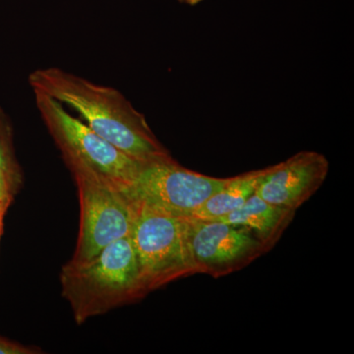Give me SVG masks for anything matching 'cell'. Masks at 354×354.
<instances>
[{
	"label": "cell",
	"mask_w": 354,
	"mask_h": 354,
	"mask_svg": "<svg viewBox=\"0 0 354 354\" xmlns=\"http://www.w3.org/2000/svg\"><path fill=\"white\" fill-rule=\"evenodd\" d=\"M41 349L24 346L19 342L9 341L0 335V354H36L41 353Z\"/></svg>",
	"instance_id": "cell-12"
},
{
	"label": "cell",
	"mask_w": 354,
	"mask_h": 354,
	"mask_svg": "<svg viewBox=\"0 0 354 354\" xmlns=\"http://www.w3.org/2000/svg\"><path fill=\"white\" fill-rule=\"evenodd\" d=\"M35 100L72 174H92L121 186L130 185L134 180L142 162L125 155L74 118L62 102L41 93H35Z\"/></svg>",
	"instance_id": "cell-4"
},
{
	"label": "cell",
	"mask_w": 354,
	"mask_h": 354,
	"mask_svg": "<svg viewBox=\"0 0 354 354\" xmlns=\"http://www.w3.org/2000/svg\"><path fill=\"white\" fill-rule=\"evenodd\" d=\"M80 204L75 252L69 263L81 265L95 258L113 242L129 236L135 200L127 186L92 176L73 174Z\"/></svg>",
	"instance_id": "cell-5"
},
{
	"label": "cell",
	"mask_w": 354,
	"mask_h": 354,
	"mask_svg": "<svg viewBox=\"0 0 354 354\" xmlns=\"http://www.w3.org/2000/svg\"><path fill=\"white\" fill-rule=\"evenodd\" d=\"M0 172L21 186L22 174L14 153L12 134L6 116L0 109Z\"/></svg>",
	"instance_id": "cell-11"
},
{
	"label": "cell",
	"mask_w": 354,
	"mask_h": 354,
	"mask_svg": "<svg viewBox=\"0 0 354 354\" xmlns=\"http://www.w3.org/2000/svg\"><path fill=\"white\" fill-rule=\"evenodd\" d=\"M329 169V160L322 153L311 151L295 153L274 165L256 194L271 204L297 211L322 186Z\"/></svg>",
	"instance_id": "cell-8"
},
{
	"label": "cell",
	"mask_w": 354,
	"mask_h": 354,
	"mask_svg": "<svg viewBox=\"0 0 354 354\" xmlns=\"http://www.w3.org/2000/svg\"><path fill=\"white\" fill-rule=\"evenodd\" d=\"M134 200L135 216L129 236L146 293L196 274L188 242L187 218Z\"/></svg>",
	"instance_id": "cell-3"
},
{
	"label": "cell",
	"mask_w": 354,
	"mask_h": 354,
	"mask_svg": "<svg viewBox=\"0 0 354 354\" xmlns=\"http://www.w3.org/2000/svg\"><path fill=\"white\" fill-rule=\"evenodd\" d=\"M29 84L34 93L74 109L93 131L142 164L174 158L158 141L144 114L115 88L57 67L35 70L30 74Z\"/></svg>",
	"instance_id": "cell-1"
},
{
	"label": "cell",
	"mask_w": 354,
	"mask_h": 354,
	"mask_svg": "<svg viewBox=\"0 0 354 354\" xmlns=\"http://www.w3.org/2000/svg\"><path fill=\"white\" fill-rule=\"evenodd\" d=\"M232 177L216 178L181 167L174 158L143 164L127 186L133 198L174 214L189 218Z\"/></svg>",
	"instance_id": "cell-6"
},
{
	"label": "cell",
	"mask_w": 354,
	"mask_h": 354,
	"mask_svg": "<svg viewBox=\"0 0 354 354\" xmlns=\"http://www.w3.org/2000/svg\"><path fill=\"white\" fill-rule=\"evenodd\" d=\"M188 242L197 272L218 277L241 269L266 250L244 228L221 221L187 218Z\"/></svg>",
	"instance_id": "cell-7"
},
{
	"label": "cell",
	"mask_w": 354,
	"mask_h": 354,
	"mask_svg": "<svg viewBox=\"0 0 354 354\" xmlns=\"http://www.w3.org/2000/svg\"><path fill=\"white\" fill-rule=\"evenodd\" d=\"M3 234V225H0V236H2Z\"/></svg>",
	"instance_id": "cell-14"
},
{
	"label": "cell",
	"mask_w": 354,
	"mask_h": 354,
	"mask_svg": "<svg viewBox=\"0 0 354 354\" xmlns=\"http://www.w3.org/2000/svg\"><path fill=\"white\" fill-rule=\"evenodd\" d=\"M274 167V165H272L232 177L230 183L212 195L189 218L204 221L220 220L241 208L249 198L255 194L260 184L271 174Z\"/></svg>",
	"instance_id": "cell-10"
},
{
	"label": "cell",
	"mask_w": 354,
	"mask_h": 354,
	"mask_svg": "<svg viewBox=\"0 0 354 354\" xmlns=\"http://www.w3.org/2000/svg\"><path fill=\"white\" fill-rule=\"evenodd\" d=\"M181 3L187 4V6H197L205 0H178Z\"/></svg>",
	"instance_id": "cell-13"
},
{
	"label": "cell",
	"mask_w": 354,
	"mask_h": 354,
	"mask_svg": "<svg viewBox=\"0 0 354 354\" xmlns=\"http://www.w3.org/2000/svg\"><path fill=\"white\" fill-rule=\"evenodd\" d=\"M60 283L78 325L147 295L130 236L109 244L87 263H67Z\"/></svg>",
	"instance_id": "cell-2"
},
{
	"label": "cell",
	"mask_w": 354,
	"mask_h": 354,
	"mask_svg": "<svg viewBox=\"0 0 354 354\" xmlns=\"http://www.w3.org/2000/svg\"><path fill=\"white\" fill-rule=\"evenodd\" d=\"M0 239H1V236H0Z\"/></svg>",
	"instance_id": "cell-15"
},
{
	"label": "cell",
	"mask_w": 354,
	"mask_h": 354,
	"mask_svg": "<svg viewBox=\"0 0 354 354\" xmlns=\"http://www.w3.org/2000/svg\"><path fill=\"white\" fill-rule=\"evenodd\" d=\"M295 215V209L271 204L255 193L241 208L216 221L244 228L267 251L277 243Z\"/></svg>",
	"instance_id": "cell-9"
}]
</instances>
